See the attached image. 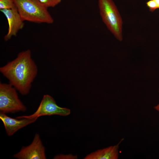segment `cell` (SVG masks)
<instances>
[{"label":"cell","instance_id":"6da1fadb","mask_svg":"<svg viewBox=\"0 0 159 159\" xmlns=\"http://www.w3.org/2000/svg\"><path fill=\"white\" fill-rule=\"evenodd\" d=\"M1 73L22 95L29 93L38 72L37 65L29 49L22 51L16 57L0 68Z\"/></svg>","mask_w":159,"mask_h":159},{"label":"cell","instance_id":"7a4b0ae2","mask_svg":"<svg viewBox=\"0 0 159 159\" xmlns=\"http://www.w3.org/2000/svg\"><path fill=\"white\" fill-rule=\"evenodd\" d=\"M23 20L36 23L51 24L54 20L47 8L39 0H13Z\"/></svg>","mask_w":159,"mask_h":159},{"label":"cell","instance_id":"3957f363","mask_svg":"<svg viewBox=\"0 0 159 159\" xmlns=\"http://www.w3.org/2000/svg\"><path fill=\"white\" fill-rule=\"evenodd\" d=\"M98 6L102 20L115 38L123 39L122 17L112 0H98Z\"/></svg>","mask_w":159,"mask_h":159},{"label":"cell","instance_id":"277c9868","mask_svg":"<svg viewBox=\"0 0 159 159\" xmlns=\"http://www.w3.org/2000/svg\"><path fill=\"white\" fill-rule=\"evenodd\" d=\"M17 91L10 84L0 82V112L14 113L26 110V106L19 98Z\"/></svg>","mask_w":159,"mask_h":159},{"label":"cell","instance_id":"5b68a950","mask_svg":"<svg viewBox=\"0 0 159 159\" xmlns=\"http://www.w3.org/2000/svg\"><path fill=\"white\" fill-rule=\"evenodd\" d=\"M71 113L70 110L67 108L59 106L54 99L48 95H44L37 110L30 115L17 117V119H32L41 116L58 115L66 116Z\"/></svg>","mask_w":159,"mask_h":159},{"label":"cell","instance_id":"8992f818","mask_svg":"<svg viewBox=\"0 0 159 159\" xmlns=\"http://www.w3.org/2000/svg\"><path fill=\"white\" fill-rule=\"evenodd\" d=\"M14 157L19 159H45V148L39 135L36 133L32 143L29 146H23Z\"/></svg>","mask_w":159,"mask_h":159},{"label":"cell","instance_id":"52a82bcc","mask_svg":"<svg viewBox=\"0 0 159 159\" xmlns=\"http://www.w3.org/2000/svg\"><path fill=\"white\" fill-rule=\"evenodd\" d=\"M6 18L9 25L8 32L4 39L7 41L13 36H16L18 31L24 26V21L16 7L10 9L0 10Z\"/></svg>","mask_w":159,"mask_h":159},{"label":"cell","instance_id":"ba28073f","mask_svg":"<svg viewBox=\"0 0 159 159\" xmlns=\"http://www.w3.org/2000/svg\"><path fill=\"white\" fill-rule=\"evenodd\" d=\"M38 118H23L18 120L10 117L5 113H0V118L3 123L6 132L9 136L13 135L19 129L35 122Z\"/></svg>","mask_w":159,"mask_h":159},{"label":"cell","instance_id":"9c48e42d","mask_svg":"<svg viewBox=\"0 0 159 159\" xmlns=\"http://www.w3.org/2000/svg\"><path fill=\"white\" fill-rule=\"evenodd\" d=\"M123 139L116 145L98 150L87 155L84 159H117L119 146Z\"/></svg>","mask_w":159,"mask_h":159},{"label":"cell","instance_id":"30bf717a","mask_svg":"<svg viewBox=\"0 0 159 159\" xmlns=\"http://www.w3.org/2000/svg\"><path fill=\"white\" fill-rule=\"evenodd\" d=\"M16 7L13 0H0V9H12Z\"/></svg>","mask_w":159,"mask_h":159},{"label":"cell","instance_id":"8fae6325","mask_svg":"<svg viewBox=\"0 0 159 159\" xmlns=\"http://www.w3.org/2000/svg\"><path fill=\"white\" fill-rule=\"evenodd\" d=\"M47 8L54 7L59 4L62 0H39Z\"/></svg>","mask_w":159,"mask_h":159},{"label":"cell","instance_id":"7c38bea8","mask_svg":"<svg viewBox=\"0 0 159 159\" xmlns=\"http://www.w3.org/2000/svg\"><path fill=\"white\" fill-rule=\"evenodd\" d=\"M146 4L149 8L150 11L153 12L157 9H158L156 3L154 0H150L147 1Z\"/></svg>","mask_w":159,"mask_h":159},{"label":"cell","instance_id":"4fadbf2b","mask_svg":"<svg viewBox=\"0 0 159 159\" xmlns=\"http://www.w3.org/2000/svg\"><path fill=\"white\" fill-rule=\"evenodd\" d=\"M54 159H76L77 158V155H73L71 154L64 155L61 154L55 156Z\"/></svg>","mask_w":159,"mask_h":159},{"label":"cell","instance_id":"5bb4252c","mask_svg":"<svg viewBox=\"0 0 159 159\" xmlns=\"http://www.w3.org/2000/svg\"><path fill=\"white\" fill-rule=\"evenodd\" d=\"M154 109L159 112V103L156 106L154 107Z\"/></svg>","mask_w":159,"mask_h":159},{"label":"cell","instance_id":"9a60e30c","mask_svg":"<svg viewBox=\"0 0 159 159\" xmlns=\"http://www.w3.org/2000/svg\"><path fill=\"white\" fill-rule=\"evenodd\" d=\"M158 8H159V0H154Z\"/></svg>","mask_w":159,"mask_h":159}]
</instances>
